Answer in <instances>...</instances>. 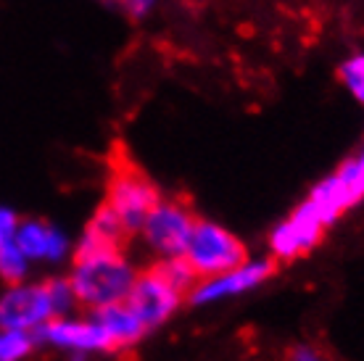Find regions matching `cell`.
Segmentation results:
<instances>
[{"label":"cell","mask_w":364,"mask_h":361,"mask_svg":"<svg viewBox=\"0 0 364 361\" xmlns=\"http://www.w3.org/2000/svg\"><path fill=\"white\" fill-rule=\"evenodd\" d=\"M159 190L146 174L132 163H122L111 172L109 180V203L119 222L124 225L127 235H140V230L146 225L148 214L159 206Z\"/></svg>","instance_id":"cell-3"},{"label":"cell","mask_w":364,"mask_h":361,"mask_svg":"<svg viewBox=\"0 0 364 361\" xmlns=\"http://www.w3.org/2000/svg\"><path fill=\"white\" fill-rule=\"evenodd\" d=\"M16 243L29 264H58L72 253L69 235L43 219H21Z\"/></svg>","instance_id":"cell-10"},{"label":"cell","mask_w":364,"mask_h":361,"mask_svg":"<svg viewBox=\"0 0 364 361\" xmlns=\"http://www.w3.org/2000/svg\"><path fill=\"white\" fill-rule=\"evenodd\" d=\"M182 298H185V296L177 293V290L151 266V269H146V271H137L135 285H132L124 303L135 311V316L143 322L146 330H156V327L164 325L169 316H174V311L180 308Z\"/></svg>","instance_id":"cell-7"},{"label":"cell","mask_w":364,"mask_h":361,"mask_svg":"<svg viewBox=\"0 0 364 361\" xmlns=\"http://www.w3.org/2000/svg\"><path fill=\"white\" fill-rule=\"evenodd\" d=\"M154 269L182 296H188L196 288V282H198V274L193 271V266L182 256H177V259H161L159 264H154Z\"/></svg>","instance_id":"cell-14"},{"label":"cell","mask_w":364,"mask_h":361,"mask_svg":"<svg viewBox=\"0 0 364 361\" xmlns=\"http://www.w3.org/2000/svg\"><path fill=\"white\" fill-rule=\"evenodd\" d=\"M182 259L191 264L193 271L198 274V280L225 274V271L235 269L243 262H248L246 245L240 243L228 227L209 222V219H198L196 222Z\"/></svg>","instance_id":"cell-2"},{"label":"cell","mask_w":364,"mask_h":361,"mask_svg":"<svg viewBox=\"0 0 364 361\" xmlns=\"http://www.w3.org/2000/svg\"><path fill=\"white\" fill-rule=\"evenodd\" d=\"M359 158H362V163H364V151H362V153H359Z\"/></svg>","instance_id":"cell-20"},{"label":"cell","mask_w":364,"mask_h":361,"mask_svg":"<svg viewBox=\"0 0 364 361\" xmlns=\"http://www.w3.org/2000/svg\"><path fill=\"white\" fill-rule=\"evenodd\" d=\"M37 338L0 327V361H24L35 348Z\"/></svg>","instance_id":"cell-15"},{"label":"cell","mask_w":364,"mask_h":361,"mask_svg":"<svg viewBox=\"0 0 364 361\" xmlns=\"http://www.w3.org/2000/svg\"><path fill=\"white\" fill-rule=\"evenodd\" d=\"M127 237V230L119 222L114 214V208L109 203L98 206V211L92 214V219L85 227L82 237L74 245V259L77 256H90V253L100 251H122V243Z\"/></svg>","instance_id":"cell-11"},{"label":"cell","mask_w":364,"mask_h":361,"mask_svg":"<svg viewBox=\"0 0 364 361\" xmlns=\"http://www.w3.org/2000/svg\"><path fill=\"white\" fill-rule=\"evenodd\" d=\"M90 316L100 325V330L106 333L111 343V351H122V348H132L135 343L143 340V335L148 333L143 322L135 316V311L122 301V303H111L106 308L90 311Z\"/></svg>","instance_id":"cell-12"},{"label":"cell","mask_w":364,"mask_h":361,"mask_svg":"<svg viewBox=\"0 0 364 361\" xmlns=\"http://www.w3.org/2000/svg\"><path fill=\"white\" fill-rule=\"evenodd\" d=\"M37 340H43L48 345H55L61 351L74 353L77 359H82L87 353H103L111 351V343L106 333L100 330V325L92 316H58L50 319L40 333Z\"/></svg>","instance_id":"cell-8"},{"label":"cell","mask_w":364,"mask_h":361,"mask_svg":"<svg viewBox=\"0 0 364 361\" xmlns=\"http://www.w3.org/2000/svg\"><path fill=\"white\" fill-rule=\"evenodd\" d=\"M198 219L191 214V208L177 200H159V206L148 214L146 225L140 230L143 243L151 253L161 259H177L185 253V245L191 240V232Z\"/></svg>","instance_id":"cell-5"},{"label":"cell","mask_w":364,"mask_h":361,"mask_svg":"<svg viewBox=\"0 0 364 361\" xmlns=\"http://www.w3.org/2000/svg\"><path fill=\"white\" fill-rule=\"evenodd\" d=\"M18 225H21V219L16 211L0 206V280H6L9 285L27 282V271L32 266L16 243Z\"/></svg>","instance_id":"cell-13"},{"label":"cell","mask_w":364,"mask_h":361,"mask_svg":"<svg viewBox=\"0 0 364 361\" xmlns=\"http://www.w3.org/2000/svg\"><path fill=\"white\" fill-rule=\"evenodd\" d=\"M291 361H328V359H325V353L319 351V348L304 343V345H299V348H293Z\"/></svg>","instance_id":"cell-18"},{"label":"cell","mask_w":364,"mask_h":361,"mask_svg":"<svg viewBox=\"0 0 364 361\" xmlns=\"http://www.w3.org/2000/svg\"><path fill=\"white\" fill-rule=\"evenodd\" d=\"M55 319L46 282L9 285L0 296V327L14 333L35 335Z\"/></svg>","instance_id":"cell-4"},{"label":"cell","mask_w":364,"mask_h":361,"mask_svg":"<svg viewBox=\"0 0 364 361\" xmlns=\"http://www.w3.org/2000/svg\"><path fill=\"white\" fill-rule=\"evenodd\" d=\"M338 77L348 87V92L364 106V53H354L351 58L341 63Z\"/></svg>","instance_id":"cell-17"},{"label":"cell","mask_w":364,"mask_h":361,"mask_svg":"<svg viewBox=\"0 0 364 361\" xmlns=\"http://www.w3.org/2000/svg\"><path fill=\"white\" fill-rule=\"evenodd\" d=\"M137 269L122 251H100L90 256H77L69 274L77 303L82 308L98 311L111 303L127 301L135 285Z\"/></svg>","instance_id":"cell-1"},{"label":"cell","mask_w":364,"mask_h":361,"mask_svg":"<svg viewBox=\"0 0 364 361\" xmlns=\"http://www.w3.org/2000/svg\"><path fill=\"white\" fill-rule=\"evenodd\" d=\"M325 232V222L317 217V211L304 200L291 217L280 222L269 235V251L274 259H299L304 253H309L319 243V237Z\"/></svg>","instance_id":"cell-9"},{"label":"cell","mask_w":364,"mask_h":361,"mask_svg":"<svg viewBox=\"0 0 364 361\" xmlns=\"http://www.w3.org/2000/svg\"><path fill=\"white\" fill-rule=\"evenodd\" d=\"M154 3L156 0H122V6L129 11V16H135V18L146 16L148 11L154 9Z\"/></svg>","instance_id":"cell-19"},{"label":"cell","mask_w":364,"mask_h":361,"mask_svg":"<svg viewBox=\"0 0 364 361\" xmlns=\"http://www.w3.org/2000/svg\"><path fill=\"white\" fill-rule=\"evenodd\" d=\"M48 285V296H50V306H53L55 319L58 316H72L80 303H77V296H74L72 285H69V277H50L46 280Z\"/></svg>","instance_id":"cell-16"},{"label":"cell","mask_w":364,"mask_h":361,"mask_svg":"<svg viewBox=\"0 0 364 361\" xmlns=\"http://www.w3.org/2000/svg\"><path fill=\"white\" fill-rule=\"evenodd\" d=\"M274 271V264L269 259H256V262H243L235 269L225 271V274H217V277H206V280H198L196 288L188 293V301L193 306H214V303H222V301L230 298H240L251 290L262 288Z\"/></svg>","instance_id":"cell-6"}]
</instances>
